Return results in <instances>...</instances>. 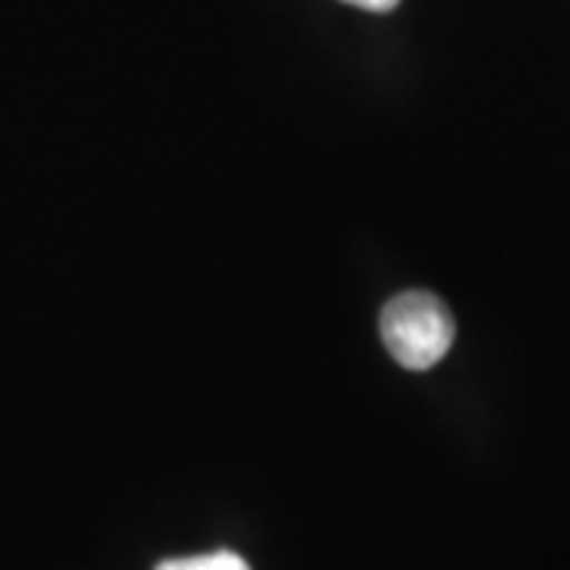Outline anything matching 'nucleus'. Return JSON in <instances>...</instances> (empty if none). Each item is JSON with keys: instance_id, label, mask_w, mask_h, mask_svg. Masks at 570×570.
Returning <instances> with one entry per match:
<instances>
[{"instance_id": "f257e3e1", "label": "nucleus", "mask_w": 570, "mask_h": 570, "mask_svg": "<svg viewBox=\"0 0 570 570\" xmlns=\"http://www.w3.org/2000/svg\"><path fill=\"white\" fill-rule=\"evenodd\" d=\"M456 324L448 305L431 292H403L381 311V340L406 371L434 367L453 346Z\"/></svg>"}, {"instance_id": "f03ea898", "label": "nucleus", "mask_w": 570, "mask_h": 570, "mask_svg": "<svg viewBox=\"0 0 570 570\" xmlns=\"http://www.w3.org/2000/svg\"><path fill=\"white\" fill-rule=\"evenodd\" d=\"M156 570H250L247 561L235 551H209V554H194V558H175L163 561Z\"/></svg>"}, {"instance_id": "7ed1b4c3", "label": "nucleus", "mask_w": 570, "mask_h": 570, "mask_svg": "<svg viewBox=\"0 0 570 570\" xmlns=\"http://www.w3.org/2000/svg\"><path fill=\"white\" fill-rule=\"evenodd\" d=\"M343 3H352L358 10H371V13H390L400 7V0H343Z\"/></svg>"}]
</instances>
